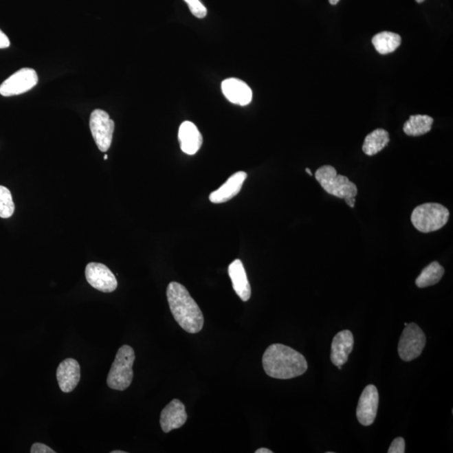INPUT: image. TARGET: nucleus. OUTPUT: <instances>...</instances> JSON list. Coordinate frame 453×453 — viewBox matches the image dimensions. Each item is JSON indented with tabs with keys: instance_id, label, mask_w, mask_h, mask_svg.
Segmentation results:
<instances>
[{
	"instance_id": "nucleus-1",
	"label": "nucleus",
	"mask_w": 453,
	"mask_h": 453,
	"mask_svg": "<svg viewBox=\"0 0 453 453\" xmlns=\"http://www.w3.org/2000/svg\"><path fill=\"white\" fill-rule=\"evenodd\" d=\"M265 374L272 378L290 379L307 372L308 364L302 353L280 344L270 345L262 359Z\"/></svg>"
},
{
	"instance_id": "nucleus-2",
	"label": "nucleus",
	"mask_w": 453,
	"mask_h": 453,
	"mask_svg": "<svg viewBox=\"0 0 453 453\" xmlns=\"http://www.w3.org/2000/svg\"><path fill=\"white\" fill-rule=\"evenodd\" d=\"M166 296L171 313L179 326L188 333L201 332L204 325L203 312L184 285L173 281L167 287Z\"/></svg>"
},
{
	"instance_id": "nucleus-3",
	"label": "nucleus",
	"mask_w": 453,
	"mask_h": 453,
	"mask_svg": "<svg viewBox=\"0 0 453 453\" xmlns=\"http://www.w3.org/2000/svg\"><path fill=\"white\" fill-rule=\"evenodd\" d=\"M135 360V353L131 346L124 345L118 350L107 379V384L110 389L120 391L128 389L134 377L133 365Z\"/></svg>"
},
{
	"instance_id": "nucleus-4",
	"label": "nucleus",
	"mask_w": 453,
	"mask_h": 453,
	"mask_svg": "<svg viewBox=\"0 0 453 453\" xmlns=\"http://www.w3.org/2000/svg\"><path fill=\"white\" fill-rule=\"evenodd\" d=\"M448 209L439 203H424L418 206L411 213V223L418 231L428 234L441 230L448 222Z\"/></svg>"
},
{
	"instance_id": "nucleus-5",
	"label": "nucleus",
	"mask_w": 453,
	"mask_h": 453,
	"mask_svg": "<svg viewBox=\"0 0 453 453\" xmlns=\"http://www.w3.org/2000/svg\"><path fill=\"white\" fill-rule=\"evenodd\" d=\"M315 177L329 195L341 199L356 197L357 195V186L347 177L338 175L336 169L332 166L320 167L316 171Z\"/></svg>"
},
{
	"instance_id": "nucleus-6",
	"label": "nucleus",
	"mask_w": 453,
	"mask_h": 453,
	"mask_svg": "<svg viewBox=\"0 0 453 453\" xmlns=\"http://www.w3.org/2000/svg\"><path fill=\"white\" fill-rule=\"evenodd\" d=\"M423 331L416 323H410L403 330L399 342L398 353L403 361L410 362L421 355L426 346Z\"/></svg>"
},
{
	"instance_id": "nucleus-7",
	"label": "nucleus",
	"mask_w": 453,
	"mask_h": 453,
	"mask_svg": "<svg viewBox=\"0 0 453 453\" xmlns=\"http://www.w3.org/2000/svg\"><path fill=\"white\" fill-rule=\"evenodd\" d=\"M89 126L94 142L102 152L108 151L111 146L114 131V122L109 113L101 109H95L91 113Z\"/></svg>"
},
{
	"instance_id": "nucleus-8",
	"label": "nucleus",
	"mask_w": 453,
	"mask_h": 453,
	"mask_svg": "<svg viewBox=\"0 0 453 453\" xmlns=\"http://www.w3.org/2000/svg\"><path fill=\"white\" fill-rule=\"evenodd\" d=\"M36 71L32 68H22L0 86V94L3 97H12L28 92L38 83Z\"/></svg>"
},
{
	"instance_id": "nucleus-9",
	"label": "nucleus",
	"mask_w": 453,
	"mask_h": 453,
	"mask_svg": "<svg viewBox=\"0 0 453 453\" xmlns=\"http://www.w3.org/2000/svg\"><path fill=\"white\" fill-rule=\"evenodd\" d=\"M85 276L87 283L98 291L110 293L116 290L118 281L115 276L100 263H89L86 267Z\"/></svg>"
},
{
	"instance_id": "nucleus-10",
	"label": "nucleus",
	"mask_w": 453,
	"mask_h": 453,
	"mask_svg": "<svg viewBox=\"0 0 453 453\" xmlns=\"http://www.w3.org/2000/svg\"><path fill=\"white\" fill-rule=\"evenodd\" d=\"M379 395L374 384H369L362 392L357 407V418L364 426L374 423L378 412Z\"/></svg>"
},
{
	"instance_id": "nucleus-11",
	"label": "nucleus",
	"mask_w": 453,
	"mask_h": 453,
	"mask_svg": "<svg viewBox=\"0 0 453 453\" xmlns=\"http://www.w3.org/2000/svg\"><path fill=\"white\" fill-rule=\"evenodd\" d=\"M188 420L184 404L177 399L171 401L161 413L159 423L162 431L168 433L173 430L181 428Z\"/></svg>"
},
{
	"instance_id": "nucleus-12",
	"label": "nucleus",
	"mask_w": 453,
	"mask_h": 453,
	"mask_svg": "<svg viewBox=\"0 0 453 453\" xmlns=\"http://www.w3.org/2000/svg\"><path fill=\"white\" fill-rule=\"evenodd\" d=\"M81 378V368L77 360H65L56 369V379L60 390L70 393L78 386Z\"/></svg>"
},
{
	"instance_id": "nucleus-13",
	"label": "nucleus",
	"mask_w": 453,
	"mask_h": 453,
	"mask_svg": "<svg viewBox=\"0 0 453 453\" xmlns=\"http://www.w3.org/2000/svg\"><path fill=\"white\" fill-rule=\"evenodd\" d=\"M221 87L224 96L232 104L246 106L252 101V90L242 80L234 78H228L224 80Z\"/></svg>"
},
{
	"instance_id": "nucleus-14",
	"label": "nucleus",
	"mask_w": 453,
	"mask_h": 453,
	"mask_svg": "<svg viewBox=\"0 0 453 453\" xmlns=\"http://www.w3.org/2000/svg\"><path fill=\"white\" fill-rule=\"evenodd\" d=\"M353 335L349 330L341 331L333 338L331 347V360L335 366L341 369L347 363L349 354L353 349Z\"/></svg>"
},
{
	"instance_id": "nucleus-15",
	"label": "nucleus",
	"mask_w": 453,
	"mask_h": 453,
	"mask_svg": "<svg viewBox=\"0 0 453 453\" xmlns=\"http://www.w3.org/2000/svg\"><path fill=\"white\" fill-rule=\"evenodd\" d=\"M178 140L182 151L186 155H193L201 149L203 135L192 122L185 121L178 131Z\"/></svg>"
},
{
	"instance_id": "nucleus-16",
	"label": "nucleus",
	"mask_w": 453,
	"mask_h": 453,
	"mask_svg": "<svg viewBox=\"0 0 453 453\" xmlns=\"http://www.w3.org/2000/svg\"><path fill=\"white\" fill-rule=\"evenodd\" d=\"M247 178L245 171H239L228 179L225 184L221 186L218 190L212 192L209 196L211 203L215 204L226 203L234 199L241 191L243 182Z\"/></svg>"
},
{
	"instance_id": "nucleus-17",
	"label": "nucleus",
	"mask_w": 453,
	"mask_h": 453,
	"mask_svg": "<svg viewBox=\"0 0 453 453\" xmlns=\"http://www.w3.org/2000/svg\"><path fill=\"white\" fill-rule=\"evenodd\" d=\"M230 275L236 294L243 302H248L251 296V287L245 272V266L241 260H235L228 266Z\"/></svg>"
},
{
	"instance_id": "nucleus-18",
	"label": "nucleus",
	"mask_w": 453,
	"mask_h": 453,
	"mask_svg": "<svg viewBox=\"0 0 453 453\" xmlns=\"http://www.w3.org/2000/svg\"><path fill=\"white\" fill-rule=\"evenodd\" d=\"M389 143V133L383 129H377L366 136L362 150L365 155L373 156L384 149Z\"/></svg>"
},
{
	"instance_id": "nucleus-19",
	"label": "nucleus",
	"mask_w": 453,
	"mask_h": 453,
	"mask_svg": "<svg viewBox=\"0 0 453 453\" xmlns=\"http://www.w3.org/2000/svg\"><path fill=\"white\" fill-rule=\"evenodd\" d=\"M434 120L428 115H412L404 124L403 131L409 136L417 137L431 131Z\"/></svg>"
},
{
	"instance_id": "nucleus-20",
	"label": "nucleus",
	"mask_w": 453,
	"mask_h": 453,
	"mask_svg": "<svg viewBox=\"0 0 453 453\" xmlns=\"http://www.w3.org/2000/svg\"><path fill=\"white\" fill-rule=\"evenodd\" d=\"M372 43L379 54L386 55L394 52L401 45V37L397 33L383 32L373 37Z\"/></svg>"
},
{
	"instance_id": "nucleus-21",
	"label": "nucleus",
	"mask_w": 453,
	"mask_h": 453,
	"mask_svg": "<svg viewBox=\"0 0 453 453\" xmlns=\"http://www.w3.org/2000/svg\"><path fill=\"white\" fill-rule=\"evenodd\" d=\"M445 269L439 262L433 261L422 270L417 278L416 285L419 288L432 287L439 283L443 277Z\"/></svg>"
},
{
	"instance_id": "nucleus-22",
	"label": "nucleus",
	"mask_w": 453,
	"mask_h": 453,
	"mask_svg": "<svg viewBox=\"0 0 453 453\" xmlns=\"http://www.w3.org/2000/svg\"><path fill=\"white\" fill-rule=\"evenodd\" d=\"M14 212V203L10 190L0 186V218L9 219Z\"/></svg>"
},
{
	"instance_id": "nucleus-23",
	"label": "nucleus",
	"mask_w": 453,
	"mask_h": 453,
	"mask_svg": "<svg viewBox=\"0 0 453 453\" xmlns=\"http://www.w3.org/2000/svg\"><path fill=\"white\" fill-rule=\"evenodd\" d=\"M194 16L203 19L208 14V10L200 0H184Z\"/></svg>"
},
{
	"instance_id": "nucleus-24",
	"label": "nucleus",
	"mask_w": 453,
	"mask_h": 453,
	"mask_svg": "<svg viewBox=\"0 0 453 453\" xmlns=\"http://www.w3.org/2000/svg\"><path fill=\"white\" fill-rule=\"evenodd\" d=\"M405 449H406L405 440H404L403 437H397V439H395L393 441H392V443L390 445L389 450H388V452L404 453L406 452Z\"/></svg>"
},
{
	"instance_id": "nucleus-25",
	"label": "nucleus",
	"mask_w": 453,
	"mask_h": 453,
	"mask_svg": "<svg viewBox=\"0 0 453 453\" xmlns=\"http://www.w3.org/2000/svg\"><path fill=\"white\" fill-rule=\"evenodd\" d=\"M30 452L32 453H55L54 450H52L51 448L47 446L43 443H36L32 445V449H30Z\"/></svg>"
},
{
	"instance_id": "nucleus-26",
	"label": "nucleus",
	"mask_w": 453,
	"mask_h": 453,
	"mask_svg": "<svg viewBox=\"0 0 453 453\" xmlns=\"http://www.w3.org/2000/svg\"><path fill=\"white\" fill-rule=\"evenodd\" d=\"M10 45L9 38L5 33L0 30V49H5L9 47Z\"/></svg>"
},
{
	"instance_id": "nucleus-27",
	"label": "nucleus",
	"mask_w": 453,
	"mask_h": 453,
	"mask_svg": "<svg viewBox=\"0 0 453 453\" xmlns=\"http://www.w3.org/2000/svg\"><path fill=\"white\" fill-rule=\"evenodd\" d=\"M344 200L349 207L354 208V204H355L356 201L355 197H350V199H346Z\"/></svg>"
},
{
	"instance_id": "nucleus-28",
	"label": "nucleus",
	"mask_w": 453,
	"mask_h": 453,
	"mask_svg": "<svg viewBox=\"0 0 453 453\" xmlns=\"http://www.w3.org/2000/svg\"><path fill=\"white\" fill-rule=\"evenodd\" d=\"M255 453H273V452L268 448H260L255 451Z\"/></svg>"
},
{
	"instance_id": "nucleus-29",
	"label": "nucleus",
	"mask_w": 453,
	"mask_h": 453,
	"mask_svg": "<svg viewBox=\"0 0 453 453\" xmlns=\"http://www.w3.org/2000/svg\"><path fill=\"white\" fill-rule=\"evenodd\" d=\"M340 1V0H329V3H331V5H336L337 3Z\"/></svg>"
},
{
	"instance_id": "nucleus-30",
	"label": "nucleus",
	"mask_w": 453,
	"mask_h": 453,
	"mask_svg": "<svg viewBox=\"0 0 453 453\" xmlns=\"http://www.w3.org/2000/svg\"><path fill=\"white\" fill-rule=\"evenodd\" d=\"M306 171H307V174L310 175V176H312V175H313V174L311 173V170L310 169L306 168Z\"/></svg>"
},
{
	"instance_id": "nucleus-31",
	"label": "nucleus",
	"mask_w": 453,
	"mask_h": 453,
	"mask_svg": "<svg viewBox=\"0 0 453 453\" xmlns=\"http://www.w3.org/2000/svg\"><path fill=\"white\" fill-rule=\"evenodd\" d=\"M111 453H126V452L124 451H113Z\"/></svg>"
},
{
	"instance_id": "nucleus-32",
	"label": "nucleus",
	"mask_w": 453,
	"mask_h": 453,
	"mask_svg": "<svg viewBox=\"0 0 453 453\" xmlns=\"http://www.w3.org/2000/svg\"><path fill=\"white\" fill-rule=\"evenodd\" d=\"M416 1L417 3H422V2L425 1V0H416Z\"/></svg>"
},
{
	"instance_id": "nucleus-33",
	"label": "nucleus",
	"mask_w": 453,
	"mask_h": 453,
	"mask_svg": "<svg viewBox=\"0 0 453 453\" xmlns=\"http://www.w3.org/2000/svg\"><path fill=\"white\" fill-rule=\"evenodd\" d=\"M108 159V155H104V159Z\"/></svg>"
}]
</instances>
